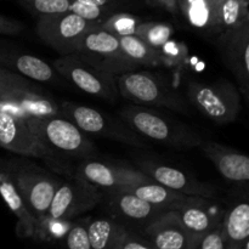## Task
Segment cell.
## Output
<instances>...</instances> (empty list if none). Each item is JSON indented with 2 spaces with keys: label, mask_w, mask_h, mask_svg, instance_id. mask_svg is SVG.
Listing matches in <instances>:
<instances>
[{
  "label": "cell",
  "mask_w": 249,
  "mask_h": 249,
  "mask_svg": "<svg viewBox=\"0 0 249 249\" xmlns=\"http://www.w3.org/2000/svg\"><path fill=\"white\" fill-rule=\"evenodd\" d=\"M1 163L16 185L29 212L40 225L48 216L51 201L61 180L53 173L32 163L18 160H1Z\"/></svg>",
  "instance_id": "cell-3"
},
{
  "label": "cell",
  "mask_w": 249,
  "mask_h": 249,
  "mask_svg": "<svg viewBox=\"0 0 249 249\" xmlns=\"http://www.w3.org/2000/svg\"><path fill=\"white\" fill-rule=\"evenodd\" d=\"M73 53L114 77L138 70L123 53L118 38L100 27L83 34L75 44Z\"/></svg>",
  "instance_id": "cell-7"
},
{
  "label": "cell",
  "mask_w": 249,
  "mask_h": 249,
  "mask_svg": "<svg viewBox=\"0 0 249 249\" xmlns=\"http://www.w3.org/2000/svg\"><path fill=\"white\" fill-rule=\"evenodd\" d=\"M117 11L118 10L112 9V7L99 6V5L88 4V2L71 1L70 5V12H73L77 16L82 17L87 21L95 22V23H101L107 17Z\"/></svg>",
  "instance_id": "cell-32"
},
{
  "label": "cell",
  "mask_w": 249,
  "mask_h": 249,
  "mask_svg": "<svg viewBox=\"0 0 249 249\" xmlns=\"http://www.w3.org/2000/svg\"><path fill=\"white\" fill-rule=\"evenodd\" d=\"M213 198L190 196L174 213L192 238L221 225L225 212L213 203Z\"/></svg>",
  "instance_id": "cell-17"
},
{
  "label": "cell",
  "mask_w": 249,
  "mask_h": 249,
  "mask_svg": "<svg viewBox=\"0 0 249 249\" xmlns=\"http://www.w3.org/2000/svg\"><path fill=\"white\" fill-rule=\"evenodd\" d=\"M66 249H91L87 223L72 224L63 237Z\"/></svg>",
  "instance_id": "cell-35"
},
{
  "label": "cell",
  "mask_w": 249,
  "mask_h": 249,
  "mask_svg": "<svg viewBox=\"0 0 249 249\" xmlns=\"http://www.w3.org/2000/svg\"><path fill=\"white\" fill-rule=\"evenodd\" d=\"M32 133L53 157L71 160H91L97 157V150L74 123L63 116L26 119Z\"/></svg>",
  "instance_id": "cell-2"
},
{
  "label": "cell",
  "mask_w": 249,
  "mask_h": 249,
  "mask_svg": "<svg viewBox=\"0 0 249 249\" xmlns=\"http://www.w3.org/2000/svg\"><path fill=\"white\" fill-rule=\"evenodd\" d=\"M124 191H129L136 195L140 198L145 199L148 203L153 206L160 207L163 209L172 212L179 208L182 203L187 201L190 196L181 194V192L174 191L168 187L162 186L157 182H146V184L131 185V186L124 187Z\"/></svg>",
  "instance_id": "cell-25"
},
{
  "label": "cell",
  "mask_w": 249,
  "mask_h": 249,
  "mask_svg": "<svg viewBox=\"0 0 249 249\" xmlns=\"http://www.w3.org/2000/svg\"><path fill=\"white\" fill-rule=\"evenodd\" d=\"M29 88H38V85H36L33 80L0 66V97L16 89H29Z\"/></svg>",
  "instance_id": "cell-33"
},
{
  "label": "cell",
  "mask_w": 249,
  "mask_h": 249,
  "mask_svg": "<svg viewBox=\"0 0 249 249\" xmlns=\"http://www.w3.org/2000/svg\"><path fill=\"white\" fill-rule=\"evenodd\" d=\"M0 197L10 212H12V214L17 218V235L23 238L39 240L40 225L33 214L29 212L10 174L2 167L1 160H0Z\"/></svg>",
  "instance_id": "cell-20"
},
{
  "label": "cell",
  "mask_w": 249,
  "mask_h": 249,
  "mask_svg": "<svg viewBox=\"0 0 249 249\" xmlns=\"http://www.w3.org/2000/svg\"><path fill=\"white\" fill-rule=\"evenodd\" d=\"M142 22L139 16L123 11H117L100 23V28L116 36H134L136 28Z\"/></svg>",
  "instance_id": "cell-29"
},
{
  "label": "cell",
  "mask_w": 249,
  "mask_h": 249,
  "mask_svg": "<svg viewBox=\"0 0 249 249\" xmlns=\"http://www.w3.org/2000/svg\"><path fill=\"white\" fill-rule=\"evenodd\" d=\"M72 1L88 2V4H94L105 7H112V9L116 10H118L119 6H122V5L124 4V0H72Z\"/></svg>",
  "instance_id": "cell-39"
},
{
  "label": "cell",
  "mask_w": 249,
  "mask_h": 249,
  "mask_svg": "<svg viewBox=\"0 0 249 249\" xmlns=\"http://www.w3.org/2000/svg\"><path fill=\"white\" fill-rule=\"evenodd\" d=\"M145 2L148 6L162 9L164 11L169 12V14L175 15V16L180 15L179 2H178V0H145Z\"/></svg>",
  "instance_id": "cell-38"
},
{
  "label": "cell",
  "mask_w": 249,
  "mask_h": 249,
  "mask_svg": "<svg viewBox=\"0 0 249 249\" xmlns=\"http://www.w3.org/2000/svg\"><path fill=\"white\" fill-rule=\"evenodd\" d=\"M117 38L123 53L138 68L141 66L162 67L158 49L152 48L136 36H124Z\"/></svg>",
  "instance_id": "cell-26"
},
{
  "label": "cell",
  "mask_w": 249,
  "mask_h": 249,
  "mask_svg": "<svg viewBox=\"0 0 249 249\" xmlns=\"http://www.w3.org/2000/svg\"><path fill=\"white\" fill-rule=\"evenodd\" d=\"M0 109L23 118H43L61 116L60 105L56 104L40 87L16 89L0 97Z\"/></svg>",
  "instance_id": "cell-16"
},
{
  "label": "cell",
  "mask_w": 249,
  "mask_h": 249,
  "mask_svg": "<svg viewBox=\"0 0 249 249\" xmlns=\"http://www.w3.org/2000/svg\"><path fill=\"white\" fill-rule=\"evenodd\" d=\"M180 15L206 36L215 39L221 33L218 23V0H178Z\"/></svg>",
  "instance_id": "cell-22"
},
{
  "label": "cell",
  "mask_w": 249,
  "mask_h": 249,
  "mask_svg": "<svg viewBox=\"0 0 249 249\" xmlns=\"http://www.w3.org/2000/svg\"><path fill=\"white\" fill-rule=\"evenodd\" d=\"M216 12L221 33L226 29L236 28L249 22L248 2L240 0H218Z\"/></svg>",
  "instance_id": "cell-27"
},
{
  "label": "cell",
  "mask_w": 249,
  "mask_h": 249,
  "mask_svg": "<svg viewBox=\"0 0 249 249\" xmlns=\"http://www.w3.org/2000/svg\"><path fill=\"white\" fill-rule=\"evenodd\" d=\"M190 104L218 125L230 124L241 112V96L237 88L226 79L213 83L192 80L187 84Z\"/></svg>",
  "instance_id": "cell-4"
},
{
  "label": "cell",
  "mask_w": 249,
  "mask_h": 249,
  "mask_svg": "<svg viewBox=\"0 0 249 249\" xmlns=\"http://www.w3.org/2000/svg\"><path fill=\"white\" fill-rule=\"evenodd\" d=\"M104 191L90 182L73 175L71 180L61 181L51 201L46 219L71 221L100 204Z\"/></svg>",
  "instance_id": "cell-9"
},
{
  "label": "cell",
  "mask_w": 249,
  "mask_h": 249,
  "mask_svg": "<svg viewBox=\"0 0 249 249\" xmlns=\"http://www.w3.org/2000/svg\"><path fill=\"white\" fill-rule=\"evenodd\" d=\"M0 66L33 82L49 83L55 79V71L49 63L29 53L0 46Z\"/></svg>",
  "instance_id": "cell-21"
},
{
  "label": "cell",
  "mask_w": 249,
  "mask_h": 249,
  "mask_svg": "<svg viewBox=\"0 0 249 249\" xmlns=\"http://www.w3.org/2000/svg\"><path fill=\"white\" fill-rule=\"evenodd\" d=\"M74 177L90 182L102 191L121 190L131 185L153 181L141 170L100 162L95 158L82 160L75 169Z\"/></svg>",
  "instance_id": "cell-14"
},
{
  "label": "cell",
  "mask_w": 249,
  "mask_h": 249,
  "mask_svg": "<svg viewBox=\"0 0 249 249\" xmlns=\"http://www.w3.org/2000/svg\"><path fill=\"white\" fill-rule=\"evenodd\" d=\"M119 118L143 139L175 148L198 147L203 141L194 129L142 105L123 107L119 109Z\"/></svg>",
  "instance_id": "cell-1"
},
{
  "label": "cell",
  "mask_w": 249,
  "mask_h": 249,
  "mask_svg": "<svg viewBox=\"0 0 249 249\" xmlns=\"http://www.w3.org/2000/svg\"><path fill=\"white\" fill-rule=\"evenodd\" d=\"M139 170L147 175L157 184L168 187L174 191L181 192L187 196H198L204 198H214L216 189L211 184L199 181L194 175L187 174L172 165L155 160H139Z\"/></svg>",
  "instance_id": "cell-15"
},
{
  "label": "cell",
  "mask_w": 249,
  "mask_h": 249,
  "mask_svg": "<svg viewBox=\"0 0 249 249\" xmlns=\"http://www.w3.org/2000/svg\"><path fill=\"white\" fill-rule=\"evenodd\" d=\"M247 249H249V248H247Z\"/></svg>",
  "instance_id": "cell-41"
},
{
  "label": "cell",
  "mask_w": 249,
  "mask_h": 249,
  "mask_svg": "<svg viewBox=\"0 0 249 249\" xmlns=\"http://www.w3.org/2000/svg\"><path fill=\"white\" fill-rule=\"evenodd\" d=\"M173 33H174V28L172 24L165 23V22L142 21L138 26L134 36L142 39L152 48L160 49L169 39H172Z\"/></svg>",
  "instance_id": "cell-28"
},
{
  "label": "cell",
  "mask_w": 249,
  "mask_h": 249,
  "mask_svg": "<svg viewBox=\"0 0 249 249\" xmlns=\"http://www.w3.org/2000/svg\"><path fill=\"white\" fill-rule=\"evenodd\" d=\"M229 249L249 248V204L238 201L225 211L221 223Z\"/></svg>",
  "instance_id": "cell-23"
},
{
  "label": "cell",
  "mask_w": 249,
  "mask_h": 249,
  "mask_svg": "<svg viewBox=\"0 0 249 249\" xmlns=\"http://www.w3.org/2000/svg\"><path fill=\"white\" fill-rule=\"evenodd\" d=\"M189 249H229L221 225L195 237Z\"/></svg>",
  "instance_id": "cell-34"
},
{
  "label": "cell",
  "mask_w": 249,
  "mask_h": 249,
  "mask_svg": "<svg viewBox=\"0 0 249 249\" xmlns=\"http://www.w3.org/2000/svg\"><path fill=\"white\" fill-rule=\"evenodd\" d=\"M24 10L36 17L62 14L70 11L72 0H16Z\"/></svg>",
  "instance_id": "cell-31"
},
{
  "label": "cell",
  "mask_w": 249,
  "mask_h": 249,
  "mask_svg": "<svg viewBox=\"0 0 249 249\" xmlns=\"http://www.w3.org/2000/svg\"><path fill=\"white\" fill-rule=\"evenodd\" d=\"M24 29V24L17 19L0 14V36H17Z\"/></svg>",
  "instance_id": "cell-36"
},
{
  "label": "cell",
  "mask_w": 249,
  "mask_h": 249,
  "mask_svg": "<svg viewBox=\"0 0 249 249\" xmlns=\"http://www.w3.org/2000/svg\"><path fill=\"white\" fill-rule=\"evenodd\" d=\"M198 147L225 180L231 182H247L249 180V158L245 153L215 141L203 140Z\"/></svg>",
  "instance_id": "cell-18"
},
{
  "label": "cell",
  "mask_w": 249,
  "mask_h": 249,
  "mask_svg": "<svg viewBox=\"0 0 249 249\" xmlns=\"http://www.w3.org/2000/svg\"><path fill=\"white\" fill-rule=\"evenodd\" d=\"M101 203H105L107 216L135 232H141L146 226L169 212L124 190L104 191Z\"/></svg>",
  "instance_id": "cell-11"
},
{
  "label": "cell",
  "mask_w": 249,
  "mask_h": 249,
  "mask_svg": "<svg viewBox=\"0 0 249 249\" xmlns=\"http://www.w3.org/2000/svg\"><path fill=\"white\" fill-rule=\"evenodd\" d=\"M87 230L91 249H122L129 233V229L109 216L91 219Z\"/></svg>",
  "instance_id": "cell-24"
},
{
  "label": "cell",
  "mask_w": 249,
  "mask_h": 249,
  "mask_svg": "<svg viewBox=\"0 0 249 249\" xmlns=\"http://www.w3.org/2000/svg\"><path fill=\"white\" fill-rule=\"evenodd\" d=\"M0 147L17 156L38 158L60 168V162L41 145L27 122L4 109H0Z\"/></svg>",
  "instance_id": "cell-12"
},
{
  "label": "cell",
  "mask_w": 249,
  "mask_h": 249,
  "mask_svg": "<svg viewBox=\"0 0 249 249\" xmlns=\"http://www.w3.org/2000/svg\"><path fill=\"white\" fill-rule=\"evenodd\" d=\"M53 68L85 94L106 101H116L118 99L116 77L94 67L77 53L60 56L53 62Z\"/></svg>",
  "instance_id": "cell-8"
},
{
  "label": "cell",
  "mask_w": 249,
  "mask_h": 249,
  "mask_svg": "<svg viewBox=\"0 0 249 249\" xmlns=\"http://www.w3.org/2000/svg\"><path fill=\"white\" fill-rule=\"evenodd\" d=\"M220 57L235 75L243 94H249V22L226 29L214 39Z\"/></svg>",
  "instance_id": "cell-13"
},
{
  "label": "cell",
  "mask_w": 249,
  "mask_h": 249,
  "mask_svg": "<svg viewBox=\"0 0 249 249\" xmlns=\"http://www.w3.org/2000/svg\"><path fill=\"white\" fill-rule=\"evenodd\" d=\"M61 116L70 119L83 133L106 138L135 147H146L142 136L131 130L121 118L85 105L63 102L60 105Z\"/></svg>",
  "instance_id": "cell-6"
},
{
  "label": "cell",
  "mask_w": 249,
  "mask_h": 249,
  "mask_svg": "<svg viewBox=\"0 0 249 249\" xmlns=\"http://www.w3.org/2000/svg\"><path fill=\"white\" fill-rule=\"evenodd\" d=\"M240 1H243V2H248V0H240Z\"/></svg>",
  "instance_id": "cell-40"
},
{
  "label": "cell",
  "mask_w": 249,
  "mask_h": 249,
  "mask_svg": "<svg viewBox=\"0 0 249 249\" xmlns=\"http://www.w3.org/2000/svg\"><path fill=\"white\" fill-rule=\"evenodd\" d=\"M139 233L156 249H189L194 240L174 211L165 213Z\"/></svg>",
  "instance_id": "cell-19"
},
{
  "label": "cell",
  "mask_w": 249,
  "mask_h": 249,
  "mask_svg": "<svg viewBox=\"0 0 249 249\" xmlns=\"http://www.w3.org/2000/svg\"><path fill=\"white\" fill-rule=\"evenodd\" d=\"M99 27L100 23L87 21L67 11L39 17L36 24V33L45 45L50 46L62 56L73 53L80 36Z\"/></svg>",
  "instance_id": "cell-10"
},
{
  "label": "cell",
  "mask_w": 249,
  "mask_h": 249,
  "mask_svg": "<svg viewBox=\"0 0 249 249\" xmlns=\"http://www.w3.org/2000/svg\"><path fill=\"white\" fill-rule=\"evenodd\" d=\"M122 249H156L148 242L146 238H143L142 236L139 232L135 231L129 230L128 236L125 238V242H124Z\"/></svg>",
  "instance_id": "cell-37"
},
{
  "label": "cell",
  "mask_w": 249,
  "mask_h": 249,
  "mask_svg": "<svg viewBox=\"0 0 249 249\" xmlns=\"http://www.w3.org/2000/svg\"><path fill=\"white\" fill-rule=\"evenodd\" d=\"M119 96L142 106L164 107L173 111L187 113L189 104L172 87L150 72L123 73L116 77Z\"/></svg>",
  "instance_id": "cell-5"
},
{
  "label": "cell",
  "mask_w": 249,
  "mask_h": 249,
  "mask_svg": "<svg viewBox=\"0 0 249 249\" xmlns=\"http://www.w3.org/2000/svg\"><path fill=\"white\" fill-rule=\"evenodd\" d=\"M158 51H160L162 67L175 71H182L186 67L187 61L190 58L186 44L169 39L164 45L158 49Z\"/></svg>",
  "instance_id": "cell-30"
}]
</instances>
